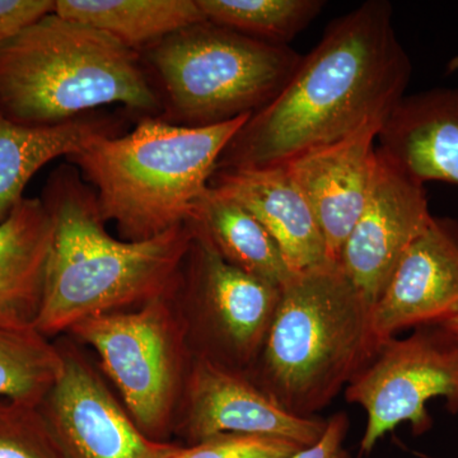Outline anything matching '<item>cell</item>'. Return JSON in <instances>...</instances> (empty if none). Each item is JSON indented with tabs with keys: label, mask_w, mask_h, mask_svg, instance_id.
I'll return each instance as SVG.
<instances>
[{
	"label": "cell",
	"mask_w": 458,
	"mask_h": 458,
	"mask_svg": "<svg viewBox=\"0 0 458 458\" xmlns=\"http://www.w3.org/2000/svg\"><path fill=\"white\" fill-rule=\"evenodd\" d=\"M410 78L390 3H363L328 25L279 95L243 123L216 170L279 167L385 122L405 98Z\"/></svg>",
	"instance_id": "cell-1"
},
{
	"label": "cell",
	"mask_w": 458,
	"mask_h": 458,
	"mask_svg": "<svg viewBox=\"0 0 458 458\" xmlns=\"http://www.w3.org/2000/svg\"><path fill=\"white\" fill-rule=\"evenodd\" d=\"M42 201L54 225L44 300L35 327L49 336L105 313L168 295L194 237L189 222L146 241L108 233L95 190L73 165L50 174Z\"/></svg>",
	"instance_id": "cell-2"
},
{
	"label": "cell",
	"mask_w": 458,
	"mask_h": 458,
	"mask_svg": "<svg viewBox=\"0 0 458 458\" xmlns=\"http://www.w3.org/2000/svg\"><path fill=\"white\" fill-rule=\"evenodd\" d=\"M140 53L92 27L50 13L0 45V113L50 126L120 105L164 113Z\"/></svg>",
	"instance_id": "cell-3"
},
{
	"label": "cell",
	"mask_w": 458,
	"mask_h": 458,
	"mask_svg": "<svg viewBox=\"0 0 458 458\" xmlns=\"http://www.w3.org/2000/svg\"><path fill=\"white\" fill-rule=\"evenodd\" d=\"M370 312L339 265L293 274L246 376L289 414L318 417L381 345Z\"/></svg>",
	"instance_id": "cell-4"
},
{
	"label": "cell",
	"mask_w": 458,
	"mask_h": 458,
	"mask_svg": "<svg viewBox=\"0 0 458 458\" xmlns=\"http://www.w3.org/2000/svg\"><path fill=\"white\" fill-rule=\"evenodd\" d=\"M251 114L189 128L144 117L128 134H101L69 157L123 241L150 240L189 221L225 148Z\"/></svg>",
	"instance_id": "cell-5"
},
{
	"label": "cell",
	"mask_w": 458,
	"mask_h": 458,
	"mask_svg": "<svg viewBox=\"0 0 458 458\" xmlns=\"http://www.w3.org/2000/svg\"><path fill=\"white\" fill-rule=\"evenodd\" d=\"M140 56L161 86L159 119L201 128L269 105L303 55L203 21L150 45Z\"/></svg>",
	"instance_id": "cell-6"
},
{
	"label": "cell",
	"mask_w": 458,
	"mask_h": 458,
	"mask_svg": "<svg viewBox=\"0 0 458 458\" xmlns=\"http://www.w3.org/2000/svg\"><path fill=\"white\" fill-rule=\"evenodd\" d=\"M69 331L98 352L141 432L161 441L189 373L186 319L172 313L167 295L131 312L83 319Z\"/></svg>",
	"instance_id": "cell-7"
},
{
	"label": "cell",
	"mask_w": 458,
	"mask_h": 458,
	"mask_svg": "<svg viewBox=\"0 0 458 458\" xmlns=\"http://www.w3.org/2000/svg\"><path fill=\"white\" fill-rule=\"evenodd\" d=\"M443 397L458 412V337L442 325L414 328L403 339L381 343L369 363L345 387V399L361 406L367 426L361 454L403 423L415 436L432 427L428 401Z\"/></svg>",
	"instance_id": "cell-8"
},
{
	"label": "cell",
	"mask_w": 458,
	"mask_h": 458,
	"mask_svg": "<svg viewBox=\"0 0 458 458\" xmlns=\"http://www.w3.org/2000/svg\"><path fill=\"white\" fill-rule=\"evenodd\" d=\"M190 309L194 357L246 373L267 339L280 288L243 273L195 233L180 271Z\"/></svg>",
	"instance_id": "cell-9"
},
{
	"label": "cell",
	"mask_w": 458,
	"mask_h": 458,
	"mask_svg": "<svg viewBox=\"0 0 458 458\" xmlns=\"http://www.w3.org/2000/svg\"><path fill=\"white\" fill-rule=\"evenodd\" d=\"M432 218L423 183L376 148L369 198L337 259L340 269L370 307L384 292L401 256Z\"/></svg>",
	"instance_id": "cell-10"
},
{
	"label": "cell",
	"mask_w": 458,
	"mask_h": 458,
	"mask_svg": "<svg viewBox=\"0 0 458 458\" xmlns=\"http://www.w3.org/2000/svg\"><path fill=\"white\" fill-rule=\"evenodd\" d=\"M42 405L68 458H171L180 445L155 441L129 417L92 367L74 352Z\"/></svg>",
	"instance_id": "cell-11"
},
{
	"label": "cell",
	"mask_w": 458,
	"mask_h": 458,
	"mask_svg": "<svg viewBox=\"0 0 458 458\" xmlns=\"http://www.w3.org/2000/svg\"><path fill=\"white\" fill-rule=\"evenodd\" d=\"M327 420L301 418L280 408L245 375L194 357L185 384L182 433L189 445L225 433L258 434L309 447Z\"/></svg>",
	"instance_id": "cell-12"
},
{
	"label": "cell",
	"mask_w": 458,
	"mask_h": 458,
	"mask_svg": "<svg viewBox=\"0 0 458 458\" xmlns=\"http://www.w3.org/2000/svg\"><path fill=\"white\" fill-rule=\"evenodd\" d=\"M457 312L458 223L433 216L373 304V333L382 343L406 328L442 325Z\"/></svg>",
	"instance_id": "cell-13"
},
{
	"label": "cell",
	"mask_w": 458,
	"mask_h": 458,
	"mask_svg": "<svg viewBox=\"0 0 458 458\" xmlns=\"http://www.w3.org/2000/svg\"><path fill=\"white\" fill-rule=\"evenodd\" d=\"M384 123H366L344 140L310 150L284 165L311 207L335 264L369 198L376 141Z\"/></svg>",
	"instance_id": "cell-14"
},
{
	"label": "cell",
	"mask_w": 458,
	"mask_h": 458,
	"mask_svg": "<svg viewBox=\"0 0 458 458\" xmlns=\"http://www.w3.org/2000/svg\"><path fill=\"white\" fill-rule=\"evenodd\" d=\"M209 186L242 205L264 225L292 273L335 264L311 207L285 165L216 170Z\"/></svg>",
	"instance_id": "cell-15"
},
{
	"label": "cell",
	"mask_w": 458,
	"mask_h": 458,
	"mask_svg": "<svg viewBox=\"0 0 458 458\" xmlns=\"http://www.w3.org/2000/svg\"><path fill=\"white\" fill-rule=\"evenodd\" d=\"M377 148L420 183H458V89L405 96L382 123Z\"/></svg>",
	"instance_id": "cell-16"
},
{
	"label": "cell",
	"mask_w": 458,
	"mask_h": 458,
	"mask_svg": "<svg viewBox=\"0 0 458 458\" xmlns=\"http://www.w3.org/2000/svg\"><path fill=\"white\" fill-rule=\"evenodd\" d=\"M54 225L41 198H25L0 223V322L35 327L44 300Z\"/></svg>",
	"instance_id": "cell-17"
},
{
	"label": "cell",
	"mask_w": 458,
	"mask_h": 458,
	"mask_svg": "<svg viewBox=\"0 0 458 458\" xmlns=\"http://www.w3.org/2000/svg\"><path fill=\"white\" fill-rule=\"evenodd\" d=\"M101 134H119V123L92 113L57 125L30 126L0 113V223L25 199L27 183L44 165L77 155Z\"/></svg>",
	"instance_id": "cell-18"
},
{
	"label": "cell",
	"mask_w": 458,
	"mask_h": 458,
	"mask_svg": "<svg viewBox=\"0 0 458 458\" xmlns=\"http://www.w3.org/2000/svg\"><path fill=\"white\" fill-rule=\"evenodd\" d=\"M188 222L223 260L243 273L279 288L293 276L264 225L242 205L210 186L198 199Z\"/></svg>",
	"instance_id": "cell-19"
},
{
	"label": "cell",
	"mask_w": 458,
	"mask_h": 458,
	"mask_svg": "<svg viewBox=\"0 0 458 458\" xmlns=\"http://www.w3.org/2000/svg\"><path fill=\"white\" fill-rule=\"evenodd\" d=\"M54 13L105 32L138 53L207 21L197 0H56Z\"/></svg>",
	"instance_id": "cell-20"
},
{
	"label": "cell",
	"mask_w": 458,
	"mask_h": 458,
	"mask_svg": "<svg viewBox=\"0 0 458 458\" xmlns=\"http://www.w3.org/2000/svg\"><path fill=\"white\" fill-rule=\"evenodd\" d=\"M64 369V354L36 327L0 322V399L42 406Z\"/></svg>",
	"instance_id": "cell-21"
},
{
	"label": "cell",
	"mask_w": 458,
	"mask_h": 458,
	"mask_svg": "<svg viewBox=\"0 0 458 458\" xmlns=\"http://www.w3.org/2000/svg\"><path fill=\"white\" fill-rule=\"evenodd\" d=\"M205 20L278 47H288L325 7L321 0H197Z\"/></svg>",
	"instance_id": "cell-22"
},
{
	"label": "cell",
	"mask_w": 458,
	"mask_h": 458,
	"mask_svg": "<svg viewBox=\"0 0 458 458\" xmlns=\"http://www.w3.org/2000/svg\"><path fill=\"white\" fill-rule=\"evenodd\" d=\"M0 458H68L41 406L0 399Z\"/></svg>",
	"instance_id": "cell-23"
},
{
	"label": "cell",
	"mask_w": 458,
	"mask_h": 458,
	"mask_svg": "<svg viewBox=\"0 0 458 458\" xmlns=\"http://www.w3.org/2000/svg\"><path fill=\"white\" fill-rule=\"evenodd\" d=\"M302 445L278 437L225 433L179 447L171 458H293Z\"/></svg>",
	"instance_id": "cell-24"
},
{
	"label": "cell",
	"mask_w": 458,
	"mask_h": 458,
	"mask_svg": "<svg viewBox=\"0 0 458 458\" xmlns=\"http://www.w3.org/2000/svg\"><path fill=\"white\" fill-rule=\"evenodd\" d=\"M54 8V0H0V45L53 13Z\"/></svg>",
	"instance_id": "cell-25"
},
{
	"label": "cell",
	"mask_w": 458,
	"mask_h": 458,
	"mask_svg": "<svg viewBox=\"0 0 458 458\" xmlns=\"http://www.w3.org/2000/svg\"><path fill=\"white\" fill-rule=\"evenodd\" d=\"M348 430V415L345 412L334 414L327 419L321 438L312 445L303 447L293 458H351L343 445Z\"/></svg>",
	"instance_id": "cell-26"
},
{
	"label": "cell",
	"mask_w": 458,
	"mask_h": 458,
	"mask_svg": "<svg viewBox=\"0 0 458 458\" xmlns=\"http://www.w3.org/2000/svg\"><path fill=\"white\" fill-rule=\"evenodd\" d=\"M442 327H445L448 331H451L454 336L458 337V312L454 318L448 319V321L443 322Z\"/></svg>",
	"instance_id": "cell-27"
},
{
	"label": "cell",
	"mask_w": 458,
	"mask_h": 458,
	"mask_svg": "<svg viewBox=\"0 0 458 458\" xmlns=\"http://www.w3.org/2000/svg\"><path fill=\"white\" fill-rule=\"evenodd\" d=\"M458 72V55L454 56L447 64V73H457Z\"/></svg>",
	"instance_id": "cell-28"
}]
</instances>
